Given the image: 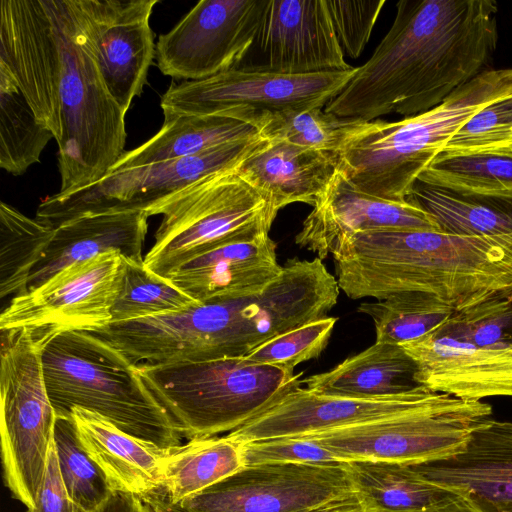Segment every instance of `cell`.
Segmentation results:
<instances>
[{
	"mask_svg": "<svg viewBox=\"0 0 512 512\" xmlns=\"http://www.w3.org/2000/svg\"><path fill=\"white\" fill-rule=\"evenodd\" d=\"M0 71L59 147V193L104 177L126 152V113L109 93L76 0H1Z\"/></svg>",
	"mask_w": 512,
	"mask_h": 512,
	"instance_id": "1",
	"label": "cell"
},
{
	"mask_svg": "<svg viewBox=\"0 0 512 512\" xmlns=\"http://www.w3.org/2000/svg\"><path fill=\"white\" fill-rule=\"evenodd\" d=\"M372 56L324 110L364 121L440 105L489 70L498 41L493 0H400Z\"/></svg>",
	"mask_w": 512,
	"mask_h": 512,
	"instance_id": "2",
	"label": "cell"
},
{
	"mask_svg": "<svg viewBox=\"0 0 512 512\" xmlns=\"http://www.w3.org/2000/svg\"><path fill=\"white\" fill-rule=\"evenodd\" d=\"M331 254L338 286L352 299L424 292L461 311L512 292V234L370 230L342 237Z\"/></svg>",
	"mask_w": 512,
	"mask_h": 512,
	"instance_id": "3",
	"label": "cell"
},
{
	"mask_svg": "<svg viewBox=\"0 0 512 512\" xmlns=\"http://www.w3.org/2000/svg\"><path fill=\"white\" fill-rule=\"evenodd\" d=\"M510 95L512 68L489 69L426 112L395 122H365L334 153L337 169L363 192L406 200L459 128L489 103Z\"/></svg>",
	"mask_w": 512,
	"mask_h": 512,
	"instance_id": "4",
	"label": "cell"
},
{
	"mask_svg": "<svg viewBox=\"0 0 512 512\" xmlns=\"http://www.w3.org/2000/svg\"><path fill=\"white\" fill-rule=\"evenodd\" d=\"M41 358L56 414L80 407L161 447L182 444L178 426L137 365L103 338L85 331L63 332L42 346Z\"/></svg>",
	"mask_w": 512,
	"mask_h": 512,
	"instance_id": "5",
	"label": "cell"
},
{
	"mask_svg": "<svg viewBox=\"0 0 512 512\" xmlns=\"http://www.w3.org/2000/svg\"><path fill=\"white\" fill-rule=\"evenodd\" d=\"M136 365L188 440L229 433L303 384L302 372L244 356Z\"/></svg>",
	"mask_w": 512,
	"mask_h": 512,
	"instance_id": "6",
	"label": "cell"
},
{
	"mask_svg": "<svg viewBox=\"0 0 512 512\" xmlns=\"http://www.w3.org/2000/svg\"><path fill=\"white\" fill-rule=\"evenodd\" d=\"M145 213L161 214L162 221L144 265L165 278L216 246L269 234L278 214L237 168L207 176Z\"/></svg>",
	"mask_w": 512,
	"mask_h": 512,
	"instance_id": "7",
	"label": "cell"
},
{
	"mask_svg": "<svg viewBox=\"0 0 512 512\" xmlns=\"http://www.w3.org/2000/svg\"><path fill=\"white\" fill-rule=\"evenodd\" d=\"M42 346L25 329L1 331V454L6 487L35 505L54 442L56 412L49 398Z\"/></svg>",
	"mask_w": 512,
	"mask_h": 512,
	"instance_id": "8",
	"label": "cell"
},
{
	"mask_svg": "<svg viewBox=\"0 0 512 512\" xmlns=\"http://www.w3.org/2000/svg\"><path fill=\"white\" fill-rule=\"evenodd\" d=\"M492 407L446 395L438 403L384 419L302 435L344 462L370 460L421 465L463 452L473 431L491 418Z\"/></svg>",
	"mask_w": 512,
	"mask_h": 512,
	"instance_id": "9",
	"label": "cell"
},
{
	"mask_svg": "<svg viewBox=\"0 0 512 512\" xmlns=\"http://www.w3.org/2000/svg\"><path fill=\"white\" fill-rule=\"evenodd\" d=\"M263 139L225 144L192 156L110 171L81 189L47 197L38 206L35 218L55 229L87 215L146 212L207 176L238 168Z\"/></svg>",
	"mask_w": 512,
	"mask_h": 512,
	"instance_id": "10",
	"label": "cell"
},
{
	"mask_svg": "<svg viewBox=\"0 0 512 512\" xmlns=\"http://www.w3.org/2000/svg\"><path fill=\"white\" fill-rule=\"evenodd\" d=\"M355 70L290 75L237 67L198 81L172 82L160 106L164 118L222 115L253 121L261 129L267 114L325 107Z\"/></svg>",
	"mask_w": 512,
	"mask_h": 512,
	"instance_id": "11",
	"label": "cell"
},
{
	"mask_svg": "<svg viewBox=\"0 0 512 512\" xmlns=\"http://www.w3.org/2000/svg\"><path fill=\"white\" fill-rule=\"evenodd\" d=\"M125 273V258L108 251L69 265L40 285L12 297L0 330L25 329L43 346L69 331L95 332L111 323Z\"/></svg>",
	"mask_w": 512,
	"mask_h": 512,
	"instance_id": "12",
	"label": "cell"
},
{
	"mask_svg": "<svg viewBox=\"0 0 512 512\" xmlns=\"http://www.w3.org/2000/svg\"><path fill=\"white\" fill-rule=\"evenodd\" d=\"M343 463L249 465L177 505L159 501L177 512H312L357 502Z\"/></svg>",
	"mask_w": 512,
	"mask_h": 512,
	"instance_id": "13",
	"label": "cell"
},
{
	"mask_svg": "<svg viewBox=\"0 0 512 512\" xmlns=\"http://www.w3.org/2000/svg\"><path fill=\"white\" fill-rule=\"evenodd\" d=\"M263 0H201L156 43L160 72L198 81L239 67L253 45Z\"/></svg>",
	"mask_w": 512,
	"mask_h": 512,
	"instance_id": "14",
	"label": "cell"
},
{
	"mask_svg": "<svg viewBox=\"0 0 512 512\" xmlns=\"http://www.w3.org/2000/svg\"><path fill=\"white\" fill-rule=\"evenodd\" d=\"M158 0H76L105 85L125 113L156 56L150 18Z\"/></svg>",
	"mask_w": 512,
	"mask_h": 512,
	"instance_id": "15",
	"label": "cell"
},
{
	"mask_svg": "<svg viewBox=\"0 0 512 512\" xmlns=\"http://www.w3.org/2000/svg\"><path fill=\"white\" fill-rule=\"evenodd\" d=\"M253 52L259 60L244 68L290 75L353 68L344 59L325 0H263L248 54Z\"/></svg>",
	"mask_w": 512,
	"mask_h": 512,
	"instance_id": "16",
	"label": "cell"
},
{
	"mask_svg": "<svg viewBox=\"0 0 512 512\" xmlns=\"http://www.w3.org/2000/svg\"><path fill=\"white\" fill-rule=\"evenodd\" d=\"M445 396L424 386L373 399L320 395L299 387L227 434L242 443L308 435L417 411Z\"/></svg>",
	"mask_w": 512,
	"mask_h": 512,
	"instance_id": "17",
	"label": "cell"
},
{
	"mask_svg": "<svg viewBox=\"0 0 512 512\" xmlns=\"http://www.w3.org/2000/svg\"><path fill=\"white\" fill-rule=\"evenodd\" d=\"M416 362L417 382L466 401L512 397V350L490 349L439 329L400 345Z\"/></svg>",
	"mask_w": 512,
	"mask_h": 512,
	"instance_id": "18",
	"label": "cell"
},
{
	"mask_svg": "<svg viewBox=\"0 0 512 512\" xmlns=\"http://www.w3.org/2000/svg\"><path fill=\"white\" fill-rule=\"evenodd\" d=\"M381 229L440 231L435 220L415 204L363 192L337 169L303 221L295 242L322 260L342 237Z\"/></svg>",
	"mask_w": 512,
	"mask_h": 512,
	"instance_id": "19",
	"label": "cell"
},
{
	"mask_svg": "<svg viewBox=\"0 0 512 512\" xmlns=\"http://www.w3.org/2000/svg\"><path fill=\"white\" fill-rule=\"evenodd\" d=\"M413 467L485 512H512V421L486 419L463 452Z\"/></svg>",
	"mask_w": 512,
	"mask_h": 512,
	"instance_id": "20",
	"label": "cell"
},
{
	"mask_svg": "<svg viewBox=\"0 0 512 512\" xmlns=\"http://www.w3.org/2000/svg\"><path fill=\"white\" fill-rule=\"evenodd\" d=\"M269 234L216 246L170 273L168 278L204 303L250 296L264 290L282 271Z\"/></svg>",
	"mask_w": 512,
	"mask_h": 512,
	"instance_id": "21",
	"label": "cell"
},
{
	"mask_svg": "<svg viewBox=\"0 0 512 512\" xmlns=\"http://www.w3.org/2000/svg\"><path fill=\"white\" fill-rule=\"evenodd\" d=\"M70 416L82 446L113 493L146 501L162 490L166 461L176 446L165 448L128 434L103 416L80 407H73Z\"/></svg>",
	"mask_w": 512,
	"mask_h": 512,
	"instance_id": "22",
	"label": "cell"
},
{
	"mask_svg": "<svg viewBox=\"0 0 512 512\" xmlns=\"http://www.w3.org/2000/svg\"><path fill=\"white\" fill-rule=\"evenodd\" d=\"M336 171L332 153L265 138L237 168L277 213L296 202L314 206Z\"/></svg>",
	"mask_w": 512,
	"mask_h": 512,
	"instance_id": "23",
	"label": "cell"
},
{
	"mask_svg": "<svg viewBox=\"0 0 512 512\" xmlns=\"http://www.w3.org/2000/svg\"><path fill=\"white\" fill-rule=\"evenodd\" d=\"M148 217L140 210L109 212L83 216L55 228L30 275L27 290L69 265L108 251H117L125 258L143 262Z\"/></svg>",
	"mask_w": 512,
	"mask_h": 512,
	"instance_id": "24",
	"label": "cell"
},
{
	"mask_svg": "<svg viewBox=\"0 0 512 512\" xmlns=\"http://www.w3.org/2000/svg\"><path fill=\"white\" fill-rule=\"evenodd\" d=\"M416 362L400 346L376 342L333 369L303 380L313 393L335 397L373 399L414 391L420 385Z\"/></svg>",
	"mask_w": 512,
	"mask_h": 512,
	"instance_id": "25",
	"label": "cell"
},
{
	"mask_svg": "<svg viewBox=\"0 0 512 512\" xmlns=\"http://www.w3.org/2000/svg\"><path fill=\"white\" fill-rule=\"evenodd\" d=\"M259 138H262L260 126L241 118L222 115L168 117L164 118L154 136L126 151L110 171L192 156L221 145Z\"/></svg>",
	"mask_w": 512,
	"mask_h": 512,
	"instance_id": "26",
	"label": "cell"
},
{
	"mask_svg": "<svg viewBox=\"0 0 512 512\" xmlns=\"http://www.w3.org/2000/svg\"><path fill=\"white\" fill-rule=\"evenodd\" d=\"M343 468L362 512H424L455 494L409 465L348 460Z\"/></svg>",
	"mask_w": 512,
	"mask_h": 512,
	"instance_id": "27",
	"label": "cell"
},
{
	"mask_svg": "<svg viewBox=\"0 0 512 512\" xmlns=\"http://www.w3.org/2000/svg\"><path fill=\"white\" fill-rule=\"evenodd\" d=\"M246 466L244 443L230 437L193 438L168 456L162 490L147 499L177 505Z\"/></svg>",
	"mask_w": 512,
	"mask_h": 512,
	"instance_id": "28",
	"label": "cell"
},
{
	"mask_svg": "<svg viewBox=\"0 0 512 512\" xmlns=\"http://www.w3.org/2000/svg\"><path fill=\"white\" fill-rule=\"evenodd\" d=\"M406 200L427 212L444 233L512 234V200L462 195L419 181L414 183Z\"/></svg>",
	"mask_w": 512,
	"mask_h": 512,
	"instance_id": "29",
	"label": "cell"
},
{
	"mask_svg": "<svg viewBox=\"0 0 512 512\" xmlns=\"http://www.w3.org/2000/svg\"><path fill=\"white\" fill-rule=\"evenodd\" d=\"M416 181L462 195L512 200V153H440Z\"/></svg>",
	"mask_w": 512,
	"mask_h": 512,
	"instance_id": "30",
	"label": "cell"
},
{
	"mask_svg": "<svg viewBox=\"0 0 512 512\" xmlns=\"http://www.w3.org/2000/svg\"><path fill=\"white\" fill-rule=\"evenodd\" d=\"M359 313L371 317L376 342L402 345L445 324L456 312L439 297L424 292H403L375 302H363Z\"/></svg>",
	"mask_w": 512,
	"mask_h": 512,
	"instance_id": "31",
	"label": "cell"
},
{
	"mask_svg": "<svg viewBox=\"0 0 512 512\" xmlns=\"http://www.w3.org/2000/svg\"><path fill=\"white\" fill-rule=\"evenodd\" d=\"M52 138L13 79L0 71V167L14 176L24 174L40 161Z\"/></svg>",
	"mask_w": 512,
	"mask_h": 512,
	"instance_id": "32",
	"label": "cell"
},
{
	"mask_svg": "<svg viewBox=\"0 0 512 512\" xmlns=\"http://www.w3.org/2000/svg\"><path fill=\"white\" fill-rule=\"evenodd\" d=\"M54 229L13 206L0 204V296H17L28 288Z\"/></svg>",
	"mask_w": 512,
	"mask_h": 512,
	"instance_id": "33",
	"label": "cell"
},
{
	"mask_svg": "<svg viewBox=\"0 0 512 512\" xmlns=\"http://www.w3.org/2000/svg\"><path fill=\"white\" fill-rule=\"evenodd\" d=\"M198 303L168 278L146 268L144 261L125 258V273L111 310V323L176 312Z\"/></svg>",
	"mask_w": 512,
	"mask_h": 512,
	"instance_id": "34",
	"label": "cell"
},
{
	"mask_svg": "<svg viewBox=\"0 0 512 512\" xmlns=\"http://www.w3.org/2000/svg\"><path fill=\"white\" fill-rule=\"evenodd\" d=\"M367 121L339 117L322 107L288 110L264 117L261 135L269 140H285L292 144L336 153L346 138Z\"/></svg>",
	"mask_w": 512,
	"mask_h": 512,
	"instance_id": "35",
	"label": "cell"
},
{
	"mask_svg": "<svg viewBox=\"0 0 512 512\" xmlns=\"http://www.w3.org/2000/svg\"><path fill=\"white\" fill-rule=\"evenodd\" d=\"M54 444L63 483L82 512H95L112 494L106 478L82 446L70 414H56Z\"/></svg>",
	"mask_w": 512,
	"mask_h": 512,
	"instance_id": "36",
	"label": "cell"
},
{
	"mask_svg": "<svg viewBox=\"0 0 512 512\" xmlns=\"http://www.w3.org/2000/svg\"><path fill=\"white\" fill-rule=\"evenodd\" d=\"M438 329L480 347L512 350V292L456 311Z\"/></svg>",
	"mask_w": 512,
	"mask_h": 512,
	"instance_id": "37",
	"label": "cell"
},
{
	"mask_svg": "<svg viewBox=\"0 0 512 512\" xmlns=\"http://www.w3.org/2000/svg\"><path fill=\"white\" fill-rule=\"evenodd\" d=\"M441 153H512V95L476 112L450 138Z\"/></svg>",
	"mask_w": 512,
	"mask_h": 512,
	"instance_id": "38",
	"label": "cell"
},
{
	"mask_svg": "<svg viewBox=\"0 0 512 512\" xmlns=\"http://www.w3.org/2000/svg\"><path fill=\"white\" fill-rule=\"evenodd\" d=\"M336 322L337 318L332 316L311 321L265 341L244 357L256 363L294 369L320 356Z\"/></svg>",
	"mask_w": 512,
	"mask_h": 512,
	"instance_id": "39",
	"label": "cell"
},
{
	"mask_svg": "<svg viewBox=\"0 0 512 512\" xmlns=\"http://www.w3.org/2000/svg\"><path fill=\"white\" fill-rule=\"evenodd\" d=\"M246 466L259 464L337 465L344 461L317 441L304 437H280L244 443Z\"/></svg>",
	"mask_w": 512,
	"mask_h": 512,
	"instance_id": "40",
	"label": "cell"
},
{
	"mask_svg": "<svg viewBox=\"0 0 512 512\" xmlns=\"http://www.w3.org/2000/svg\"><path fill=\"white\" fill-rule=\"evenodd\" d=\"M385 3V0H325L335 35L344 54L353 59L361 55Z\"/></svg>",
	"mask_w": 512,
	"mask_h": 512,
	"instance_id": "41",
	"label": "cell"
},
{
	"mask_svg": "<svg viewBox=\"0 0 512 512\" xmlns=\"http://www.w3.org/2000/svg\"><path fill=\"white\" fill-rule=\"evenodd\" d=\"M27 512H82L70 497L60 474L53 442L45 474L38 489L35 505Z\"/></svg>",
	"mask_w": 512,
	"mask_h": 512,
	"instance_id": "42",
	"label": "cell"
},
{
	"mask_svg": "<svg viewBox=\"0 0 512 512\" xmlns=\"http://www.w3.org/2000/svg\"><path fill=\"white\" fill-rule=\"evenodd\" d=\"M95 512H154V510L137 496L116 492Z\"/></svg>",
	"mask_w": 512,
	"mask_h": 512,
	"instance_id": "43",
	"label": "cell"
},
{
	"mask_svg": "<svg viewBox=\"0 0 512 512\" xmlns=\"http://www.w3.org/2000/svg\"><path fill=\"white\" fill-rule=\"evenodd\" d=\"M424 512H485L467 497L454 494L442 503Z\"/></svg>",
	"mask_w": 512,
	"mask_h": 512,
	"instance_id": "44",
	"label": "cell"
},
{
	"mask_svg": "<svg viewBox=\"0 0 512 512\" xmlns=\"http://www.w3.org/2000/svg\"><path fill=\"white\" fill-rule=\"evenodd\" d=\"M312 512H362L357 502L340 504Z\"/></svg>",
	"mask_w": 512,
	"mask_h": 512,
	"instance_id": "45",
	"label": "cell"
},
{
	"mask_svg": "<svg viewBox=\"0 0 512 512\" xmlns=\"http://www.w3.org/2000/svg\"><path fill=\"white\" fill-rule=\"evenodd\" d=\"M147 504L154 510V512H177L169 505L158 500L149 501Z\"/></svg>",
	"mask_w": 512,
	"mask_h": 512,
	"instance_id": "46",
	"label": "cell"
}]
</instances>
